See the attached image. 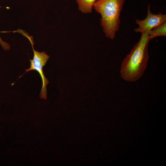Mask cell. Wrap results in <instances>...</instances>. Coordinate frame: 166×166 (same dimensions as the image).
Returning a JSON list of instances; mask_svg holds the SVG:
<instances>
[{"mask_svg":"<svg viewBox=\"0 0 166 166\" xmlns=\"http://www.w3.org/2000/svg\"><path fill=\"white\" fill-rule=\"evenodd\" d=\"M150 8V6L148 5L147 15L145 19L142 20H136L135 22L139 26L135 29V32L141 34L148 33L152 29L166 21V14L161 13H152Z\"/></svg>","mask_w":166,"mask_h":166,"instance_id":"cell-4","label":"cell"},{"mask_svg":"<svg viewBox=\"0 0 166 166\" xmlns=\"http://www.w3.org/2000/svg\"><path fill=\"white\" fill-rule=\"evenodd\" d=\"M32 45L34 52V56L32 59H30V67L28 69H25L26 72L20 76L19 78L27 72L32 70L37 71L39 74L42 82V89L39 96L40 98L46 100L47 97L46 86L49 84V81L45 77L44 74L43 69L47 61L49 58L45 52H39L35 50L33 47V42L31 38L29 39Z\"/></svg>","mask_w":166,"mask_h":166,"instance_id":"cell-3","label":"cell"},{"mask_svg":"<svg viewBox=\"0 0 166 166\" xmlns=\"http://www.w3.org/2000/svg\"><path fill=\"white\" fill-rule=\"evenodd\" d=\"M125 0H98L94 4V10L101 16V25L106 37L114 39L118 30L121 13Z\"/></svg>","mask_w":166,"mask_h":166,"instance_id":"cell-2","label":"cell"},{"mask_svg":"<svg viewBox=\"0 0 166 166\" xmlns=\"http://www.w3.org/2000/svg\"><path fill=\"white\" fill-rule=\"evenodd\" d=\"M160 36H166V21L152 29L148 33L150 40Z\"/></svg>","mask_w":166,"mask_h":166,"instance_id":"cell-6","label":"cell"},{"mask_svg":"<svg viewBox=\"0 0 166 166\" xmlns=\"http://www.w3.org/2000/svg\"><path fill=\"white\" fill-rule=\"evenodd\" d=\"M150 40L148 33L141 34L138 42L124 59L120 73L121 77L124 80L136 81L143 76L149 57L148 47Z\"/></svg>","mask_w":166,"mask_h":166,"instance_id":"cell-1","label":"cell"},{"mask_svg":"<svg viewBox=\"0 0 166 166\" xmlns=\"http://www.w3.org/2000/svg\"><path fill=\"white\" fill-rule=\"evenodd\" d=\"M98 0H76L78 10L82 13L88 14L92 11L94 3Z\"/></svg>","mask_w":166,"mask_h":166,"instance_id":"cell-5","label":"cell"},{"mask_svg":"<svg viewBox=\"0 0 166 166\" xmlns=\"http://www.w3.org/2000/svg\"><path fill=\"white\" fill-rule=\"evenodd\" d=\"M0 43L2 48L5 50H9L10 47L9 45L7 43L3 41L0 37Z\"/></svg>","mask_w":166,"mask_h":166,"instance_id":"cell-7","label":"cell"}]
</instances>
